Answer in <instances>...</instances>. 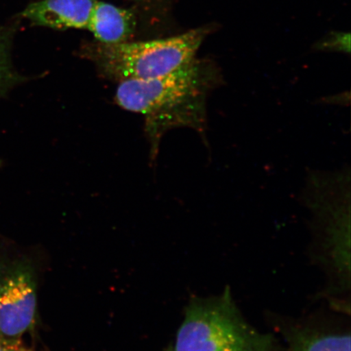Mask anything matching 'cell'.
Masks as SVG:
<instances>
[{
	"label": "cell",
	"mask_w": 351,
	"mask_h": 351,
	"mask_svg": "<svg viewBox=\"0 0 351 351\" xmlns=\"http://www.w3.org/2000/svg\"><path fill=\"white\" fill-rule=\"evenodd\" d=\"M135 26L132 13L112 4L96 3L87 29L99 43L116 44L127 42Z\"/></svg>",
	"instance_id": "cell-6"
},
{
	"label": "cell",
	"mask_w": 351,
	"mask_h": 351,
	"mask_svg": "<svg viewBox=\"0 0 351 351\" xmlns=\"http://www.w3.org/2000/svg\"><path fill=\"white\" fill-rule=\"evenodd\" d=\"M221 84L213 66L192 60L166 75L119 82L114 99L125 111L147 118V130L157 148L167 130L187 127L205 137L207 102Z\"/></svg>",
	"instance_id": "cell-1"
},
{
	"label": "cell",
	"mask_w": 351,
	"mask_h": 351,
	"mask_svg": "<svg viewBox=\"0 0 351 351\" xmlns=\"http://www.w3.org/2000/svg\"><path fill=\"white\" fill-rule=\"evenodd\" d=\"M287 337L291 351H350L349 333L296 329L289 332Z\"/></svg>",
	"instance_id": "cell-7"
},
{
	"label": "cell",
	"mask_w": 351,
	"mask_h": 351,
	"mask_svg": "<svg viewBox=\"0 0 351 351\" xmlns=\"http://www.w3.org/2000/svg\"><path fill=\"white\" fill-rule=\"evenodd\" d=\"M274 337L256 330L241 315L229 288L195 300L180 327L174 351H276Z\"/></svg>",
	"instance_id": "cell-2"
},
{
	"label": "cell",
	"mask_w": 351,
	"mask_h": 351,
	"mask_svg": "<svg viewBox=\"0 0 351 351\" xmlns=\"http://www.w3.org/2000/svg\"><path fill=\"white\" fill-rule=\"evenodd\" d=\"M33 271L19 265L0 282V335L20 339L32 328L37 307Z\"/></svg>",
	"instance_id": "cell-4"
},
{
	"label": "cell",
	"mask_w": 351,
	"mask_h": 351,
	"mask_svg": "<svg viewBox=\"0 0 351 351\" xmlns=\"http://www.w3.org/2000/svg\"><path fill=\"white\" fill-rule=\"evenodd\" d=\"M26 81L13 69L10 45L5 34L0 33V99L6 97L15 87Z\"/></svg>",
	"instance_id": "cell-8"
},
{
	"label": "cell",
	"mask_w": 351,
	"mask_h": 351,
	"mask_svg": "<svg viewBox=\"0 0 351 351\" xmlns=\"http://www.w3.org/2000/svg\"><path fill=\"white\" fill-rule=\"evenodd\" d=\"M98 0H40L30 4L22 16L54 29H87Z\"/></svg>",
	"instance_id": "cell-5"
},
{
	"label": "cell",
	"mask_w": 351,
	"mask_h": 351,
	"mask_svg": "<svg viewBox=\"0 0 351 351\" xmlns=\"http://www.w3.org/2000/svg\"><path fill=\"white\" fill-rule=\"evenodd\" d=\"M2 165H3V161L1 159H0V168H1Z\"/></svg>",
	"instance_id": "cell-10"
},
{
	"label": "cell",
	"mask_w": 351,
	"mask_h": 351,
	"mask_svg": "<svg viewBox=\"0 0 351 351\" xmlns=\"http://www.w3.org/2000/svg\"><path fill=\"white\" fill-rule=\"evenodd\" d=\"M207 34L196 29L157 40L99 43L87 54L110 80H143L166 75L191 62Z\"/></svg>",
	"instance_id": "cell-3"
},
{
	"label": "cell",
	"mask_w": 351,
	"mask_h": 351,
	"mask_svg": "<svg viewBox=\"0 0 351 351\" xmlns=\"http://www.w3.org/2000/svg\"><path fill=\"white\" fill-rule=\"evenodd\" d=\"M0 351H33L23 344L19 339H10L0 335Z\"/></svg>",
	"instance_id": "cell-9"
}]
</instances>
